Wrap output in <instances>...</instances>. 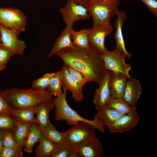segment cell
Instances as JSON below:
<instances>
[{
	"label": "cell",
	"mask_w": 157,
	"mask_h": 157,
	"mask_svg": "<svg viewBox=\"0 0 157 157\" xmlns=\"http://www.w3.org/2000/svg\"><path fill=\"white\" fill-rule=\"evenodd\" d=\"M101 53L92 44L89 49L75 47L64 49L58 56L66 65L78 70L88 80L99 84L106 71Z\"/></svg>",
	"instance_id": "1"
},
{
	"label": "cell",
	"mask_w": 157,
	"mask_h": 157,
	"mask_svg": "<svg viewBox=\"0 0 157 157\" xmlns=\"http://www.w3.org/2000/svg\"><path fill=\"white\" fill-rule=\"evenodd\" d=\"M3 91L12 109L15 110L37 107L53 96L47 90L31 88L27 89L13 88Z\"/></svg>",
	"instance_id": "2"
},
{
	"label": "cell",
	"mask_w": 157,
	"mask_h": 157,
	"mask_svg": "<svg viewBox=\"0 0 157 157\" xmlns=\"http://www.w3.org/2000/svg\"><path fill=\"white\" fill-rule=\"evenodd\" d=\"M63 94L54 98L55 118L58 122L66 121L67 124L72 126L79 122L88 123L102 133L104 131V127L99 121L94 119L90 120L84 118L79 115L77 112L70 108L66 100L67 90L63 85Z\"/></svg>",
	"instance_id": "3"
},
{
	"label": "cell",
	"mask_w": 157,
	"mask_h": 157,
	"mask_svg": "<svg viewBox=\"0 0 157 157\" xmlns=\"http://www.w3.org/2000/svg\"><path fill=\"white\" fill-rule=\"evenodd\" d=\"M119 0H84L81 5L87 9L95 24L110 22L118 9Z\"/></svg>",
	"instance_id": "4"
},
{
	"label": "cell",
	"mask_w": 157,
	"mask_h": 157,
	"mask_svg": "<svg viewBox=\"0 0 157 157\" xmlns=\"http://www.w3.org/2000/svg\"><path fill=\"white\" fill-rule=\"evenodd\" d=\"M27 17L21 11L12 8H0V24L19 35L25 31Z\"/></svg>",
	"instance_id": "5"
},
{
	"label": "cell",
	"mask_w": 157,
	"mask_h": 157,
	"mask_svg": "<svg viewBox=\"0 0 157 157\" xmlns=\"http://www.w3.org/2000/svg\"><path fill=\"white\" fill-rule=\"evenodd\" d=\"M106 69L127 77H131L129 72L131 70V65L126 64L125 60L126 56L125 54L116 49L112 51L108 50L101 54Z\"/></svg>",
	"instance_id": "6"
},
{
	"label": "cell",
	"mask_w": 157,
	"mask_h": 157,
	"mask_svg": "<svg viewBox=\"0 0 157 157\" xmlns=\"http://www.w3.org/2000/svg\"><path fill=\"white\" fill-rule=\"evenodd\" d=\"M95 130L91 124L83 122L72 125L69 130L63 133L68 143L74 146L96 137Z\"/></svg>",
	"instance_id": "7"
},
{
	"label": "cell",
	"mask_w": 157,
	"mask_h": 157,
	"mask_svg": "<svg viewBox=\"0 0 157 157\" xmlns=\"http://www.w3.org/2000/svg\"><path fill=\"white\" fill-rule=\"evenodd\" d=\"M59 11L67 26H73L75 21L88 19L91 17L87 8L72 1H67L65 6L60 8Z\"/></svg>",
	"instance_id": "8"
},
{
	"label": "cell",
	"mask_w": 157,
	"mask_h": 157,
	"mask_svg": "<svg viewBox=\"0 0 157 157\" xmlns=\"http://www.w3.org/2000/svg\"><path fill=\"white\" fill-rule=\"evenodd\" d=\"M113 30L110 21L93 24L90 28V42L101 54L107 50L105 45V38Z\"/></svg>",
	"instance_id": "9"
},
{
	"label": "cell",
	"mask_w": 157,
	"mask_h": 157,
	"mask_svg": "<svg viewBox=\"0 0 157 157\" xmlns=\"http://www.w3.org/2000/svg\"><path fill=\"white\" fill-rule=\"evenodd\" d=\"M0 31L1 44L10 49L14 55H23L26 48V44L18 39L17 33L0 24Z\"/></svg>",
	"instance_id": "10"
},
{
	"label": "cell",
	"mask_w": 157,
	"mask_h": 157,
	"mask_svg": "<svg viewBox=\"0 0 157 157\" xmlns=\"http://www.w3.org/2000/svg\"><path fill=\"white\" fill-rule=\"evenodd\" d=\"M80 157H103L104 150L100 140L96 137L73 146Z\"/></svg>",
	"instance_id": "11"
},
{
	"label": "cell",
	"mask_w": 157,
	"mask_h": 157,
	"mask_svg": "<svg viewBox=\"0 0 157 157\" xmlns=\"http://www.w3.org/2000/svg\"><path fill=\"white\" fill-rule=\"evenodd\" d=\"M111 73V71L106 70L103 79L99 84V88L95 92L93 103L97 111L106 107L112 98L109 85Z\"/></svg>",
	"instance_id": "12"
},
{
	"label": "cell",
	"mask_w": 157,
	"mask_h": 157,
	"mask_svg": "<svg viewBox=\"0 0 157 157\" xmlns=\"http://www.w3.org/2000/svg\"><path fill=\"white\" fill-rule=\"evenodd\" d=\"M140 119L138 114L122 115L108 129L113 133L129 131L138 124Z\"/></svg>",
	"instance_id": "13"
},
{
	"label": "cell",
	"mask_w": 157,
	"mask_h": 157,
	"mask_svg": "<svg viewBox=\"0 0 157 157\" xmlns=\"http://www.w3.org/2000/svg\"><path fill=\"white\" fill-rule=\"evenodd\" d=\"M142 90V86L138 80L131 77L128 78L122 99L129 104L135 106Z\"/></svg>",
	"instance_id": "14"
},
{
	"label": "cell",
	"mask_w": 157,
	"mask_h": 157,
	"mask_svg": "<svg viewBox=\"0 0 157 157\" xmlns=\"http://www.w3.org/2000/svg\"><path fill=\"white\" fill-rule=\"evenodd\" d=\"M60 71L63 85L67 90H69L71 92L72 97L76 101H81L84 97L83 92V88L77 84L69 72L65 64H64Z\"/></svg>",
	"instance_id": "15"
},
{
	"label": "cell",
	"mask_w": 157,
	"mask_h": 157,
	"mask_svg": "<svg viewBox=\"0 0 157 157\" xmlns=\"http://www.w3.org/2000/svg\"><path fill=\"white\" fill-rule=\"evenodd\" d=\"M72 29L73 26H66L56 39L47 58L57 55L59 51L64 49L74 46L71 41V31Z\"/></svg>",
	"instance_id": "16"
},
{
	"label": "cell",
	"mask_w": 157,
	"mask_h": 157,
	"mask_svg": "<svg viewBox=\"0 0 157 157\" xmlns=\"http://www.w3.org/2000/svg\"><path fill=\"white\" fill-rule=\"evenodd\" d=\"M128 78L112 72L109 85L112 98L122 99Z\"/></svg>",
	"instance_id": "17"
},
{
	"label": "cell",
	"mask_w": 157,
	"mask_h": 157,
	"mask_svg": "<svg viewBox=\"0 0 157 157\" xmlns=\"http://www.w3.org/2000/svg\"><path fill=\"white\" fill-rule=\"evenodd\" d=\"M54 98L52 97L44 101L38 107L36 114L37 124L42 130L48 125L50 111L54 107Z\"/></svg>",
	"instance_id": "18"
},
{
	"label": "cell",
	"mask_w": 157,
	"mask_h": 157,
	"mask_svg": "<svg viewBox=\"0 0 157 157\" xmlns=\"http://www.w3.org/2000/svg\"><path fill=\"white\" fill-rule=\"evenodd\" d=\"M116 14L117 16V18L114 24L116 30L115 34L113 35L116 42L115 49L123 53L126 54L127 57L130 59L132 55L126 51L122 32V26L126 18V15L124 12L120 11L118 9L117 11Z\"/></svg>",
	"instance_id": "19"
},
{
	"label": "cell",
	"mask_w": 157,
	"mask_h": 157,
	"mask_svg": "<svg viewBox=\"0 0 157 157\" xmlns=\"http://www.w3.org/2000/svg\"><path fill=\"white\" fill-rule=\"evenodd\" d=\"M98 111L94 119L99 121L104 127H108L114 124L122 115L117 110L106 107Z\"/></svg>",
	"instance_id": "20"
},
{
	"label": "cell",
	"mask_w": 157,
	"mask_h": 157,
	"mask_svg": "<svg viewBox=\"0 0 157 157\" xmlns=\"http://www.w3.org/2000/svg\"><path fill=\"white\" fill-rule=\"evenodd\" d=\"M42 131L43 135L56 145L60 146L70 144L65 139L63 132L58 131L50 121L47 126Z\"/></svg>",
	"instance_id": "21"
},
{
	"label": "cell",
	"mask_w": 157,
	"mask_h": 157,
	"mask_svg": "<svg viewBox=\"0 0 157 157\" xmlns=\"http://www.w3.org/2000/svg\"><path fill=\"white\" fill-rule=\"evenodd\" d=\"M90 29H85L79 31L72 30V39L74 45L76 47L86 49H89L92 45L90 41Z\"/></svg>",
	"instance_id": "22"
},
{
	"label": "cell",
	"mask_w": 157,
	"mask_h": 157,
	"mask_svg": "<svg viewBox=\"0 0 157 157\" xmlns=\"http://www.w3.org/2000/svg\"><path fill=\"white\" fill-rule=\"evenodd\" d=\"M37 108L38 107L20 109H12L9 113L16 121L31 124H37L35 115Z\"/></svg>",
	"instance_id": "23"
},
{
	"label": "cell",
	"mask_w": 157,
	"mask_h": 157,
	"mask_svg": "<svg viewBox=\"0 0 157 157\" xmlns=\"http://www.w3.org/2000/svg\"><path fill=\"white\" fill-rule=\"evenodd\" d=\"M17 121V128L13 134L16 142L22 149L29 133L32 124Z\"/></svg>",
	"instance_id": "24"
},
{
	"label": "cell",
	"mask_w": 157,
	"mask_h": 157,
	"mask_svg": "<svg viewBox=\"0 0 157 157\" xmlns=\"http://www.w3.org/2000/svg\"><path fill=\"white\" fill-rule=\"evenodd\" d=\"M42 130L36 123L31 124L30 131L23 147L24 150L28 153L32 152L33 147L39 142L43 136Z\"/></svg>",
	"instance_id": "25"
},
{
	"label": "cell",
	"mask_w": 157,
	"mask_h": 157,
	"mask_svg": "<svg viewBox=\"0 0 157 157\" xmlns=\"http://www.w3.org/2000/svg\"><path fill=\"white\" fill-rule=\"evenodd\" d=\"M106 107L114 109L122 115L137 114L135 106L129 104L123 99L112 98Z\"/></svg>",
	"instance_id": "26"
},
{
	"label": "cell",
	"mask_w": 157,
	"mask_h": 157,
	"mask_svg": "<svg viewBox=\"0 0 157 157\" xmlns=\"http://www.w3.org/2000/svg\"><path fill=\"white\" fill-rule=\"evenodd\" d=\"M39 142V144L35 150L36 155L38 157H50L59 146L52 142L44 135Z\"/></svg>",
	"instance_id": "27"
},
{
	"label": "cell",
	"mask_w": 157,
	"mask_h": 157,
	"mask_svg": "<svg viewBox=\"0 0 157 157\" xmlns=\"http://www.w3.org/2000/svg\"><path fill=\"white\" fill-rule=\"evenodd\" d=\"M17 126V121L9 112L0 113V129L13 133Z\"/></svg>",
	"instance_id": "28"
},
{
	"label": "cell",
	"mask_w": 157,
	"mask_h": 157,
	"mask_svg": "<svg viewBox=\"0 0 157 157\" xmlns=\"http://www.w3.org/2000/svg\"><path fill=\"white\" fill-rule=\"evenodd\" d=\"M62 85L60 71H57L51 78L47 90L55 96L60 95L63 94L61 90Z\"/></svg>",
	"instance_id": "29"
},
{
	"label": "cell",
	"mask_w": 157,
	"mask_h": 157,
	"mask_svg": "<svg viewBox=\"0 0 157 157\" xmlns=\"http://www.w3.org/2000/svg\"><path fill=\"white\" fill-rule=\"evenodd\" d=\"M77 157L80 156L75 151L73 146L71 144L59 146L50 156V157Z\"/></svg>",
	"instance_id": "30"
},
{
	"label": "cell",
	"mask_w": 157,
	"mask_h": 157,
	"mask_svg": "<svg viewBox=\"0 0 157 157\" xmlns=\"http://www.w3.org/2000/svg\"><path fill=\"white\" fill-rule=\"evenodd\" d=\"M55 74V73H46L41 77L34 80L31 88L39 90H47L50 81Z\"/></svg>",
	"instance_id": "31"
},
{
	"label": "cell",
	"mask_w": 157,
	"mask_h": 157,
	"mask_svg": "<svg viewBox=\"0 0 157 157\" xmlns=\"http://www.w3.org/2000/svg\"><path fill=\"white\" fill-rule=\"evenodd\" d=\"M66 66L69 72L77 84L83 88L84 85L89 82L88 80L78 70L72 67Z\"/></svg>",
	"instance_id": "32"
},
{
	"label": "cell",
	"mask_w": 157,
	"mask_h": 157,
	"mask_svg": "<svg viewBox=\"0 0 157 157\" xmlns=\"http://www.w3.org/2000/svg\"><path fill=\"white\" fill-rule=\"evenodd\" d=\"M22 150L16 148L3 146L0 152V157H22Z\"/></svg>",
	"instance_id": "33"
},
{
	"label": "cell",
	"mask_w": 157,
	"mask_h": 157,
	"mask_svg": "<svg viewBox=\"0 0 157 157\" xmlns=\"http://www.w3.org/2000/svg\"><path fill=\"white\" fill-rule=\"evenodd\" d=\"M2 142L3 146L15 147L22 149L15 140L13 133L11 131H6L5 132L2 137Z\"/></svg>",
	"instance_id": "34"
},
{
	"label": "cell",
	"mask_w": 157,
	"mask_h": 157,
	"mask_svg": "<svg viewBox=\"0 0 157 157\" xmlns=\"http://www.w3.org/2000/svg\"><path fill=\"white\" fill-rule=\"evenodd\" d=\"M14 54L9 49L0 45V63L5 69L11 57Z\"/></svg>",
	"instance_id": "35"
},
{
	"label": "cell",
	"mask_w": 157,
	"mask_h": 157,
	"mask_svg": "<svg viewBox=\"0 0 157 157\" xmlns=\"http://www.w3.org/2000/svg\"><path fill=\"white\" fill-rule=\"evenodd\" d=\"M12 107L4 96L3 91H0V113L10 112Z\"/></svg>",
	"instance_id": "36"
},
{
	"label": "cell",
	"mask_w": 157,
	"mask_h": 157,
	"mask_svg": "<svg viewBox=\"0 0 157 157\" xmlns=\"http://www.w3.org/2000/svg\"><path fill=\"white\" fill-rule=\"evenodd\" d=\"M156 17H157V1L156 0H140Z\"/></svg>",
	"instance_id": "37"
},
{
	"label": "cell",
	"mask_w": 157,
	"mask_h": 157,
	"mask_svg": "<svg viewBox=\"0 0 157 157\" xmlns=\"http://www.w3.org/2000/svg\"><path fill=\"white\" fill-rule=\"evenodd\" d=\"M6 131L0 129V152L3 147L2 142V137L4 133Z\"/></svg>",
	"instance_id": "38"
},
{
	"label": "cell",
	"mask_w": 157,
	"mask_h": 157,
	"mask_svg": "<svg viewBox=\"0 0 157 157\" xmlns=\"http://www.w3.org/2000/svg\"><path fill=\"white\" fill-rule=\"evenodd\" d=\"M83 0H67V1H72L76 4L81 5Z\"/></svg>",
	"instance_id": "39"
},
{
	"label": "cell",
	"mask_w": 157,
	"mask_h": 157,
	"mask_svg": "<svg viewBox=\"0 0 157 157\" xmlns=\"http://www.w3.org/2000/svg\"><path fill=\"white\" fill-rule=\"evenodd\" d=\"M4 69H5L0 63V71Z\"/></svg>",
	"instance_id": "40"
},
{
	"label": "cell",
	"mask_w": 157,
	"mask_h": 157,
	"mask_svg": "<svg viewBox=\"0 0 157 157\" xmlns=\"http://www.w3.org/2000/svg\"><path fill=\"white\" fill-rule=\"evenodd\" d=\"M94 0L100 1H110V0Z\"/></svg>",
	"instance_id": "41"
},
{
	"label": "cell",
	"mask_w": 157,
	"mask_h": 157,
	"mask_svg": "<svg viewBox=\"0 0 157 157\" xmlns=\"http://www.w3.org/2000/svg\"><path fill=\"white\" fill-rule=\"evenodd\" d=\"M2 41H1V35H0V45H1V44Z\"/></svg>",
	"instance_id": "42"
},
{
	"label": "cell",
	"mask_w": 157,
	"mask_h": 157,
	"mask_svg": "<svg viewBox=\"0 0 157 157\" xmlns=\"http://www.w3.org/2000/svg\"><path fill=\"white\" fill-rule=\"evenodd\" d=\"M0 35H1V33H0Z\"/></svg>",
	"instance_id": "43"
}]
</instances>
